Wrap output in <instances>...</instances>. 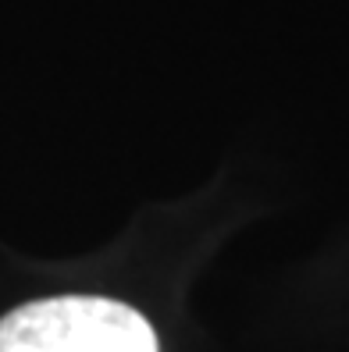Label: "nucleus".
I'll return each mask as SVG.
<instances>
[{
    "label": "nucleus",
    "instance_id": "obj_1",
    "mask_svg": "<svg viewBox=\"0 0 349 352\" xmlns=\"http://www.w3.org/2000/svg\"><path fill=\"white\" fill-rule=\"evenodd\" d=\"M0 352H157V335L125 302L57 296L0 317Z\"/></svg>",
    "mask_w": 349,
    "mask_h": 352
}]
</instances>
